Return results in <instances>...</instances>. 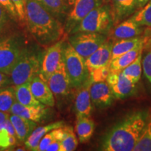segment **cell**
Listing matches in <instances>:
<instances>
[{
	"label": "cell",
	"instance_id": "cell-44",
	"mask_svg": "<svg viewBox=\"0 0 151 151\" xmlns=\"http://www.w3.org/2000/svg\"><path fill=\"white\" fill-rule=\"evenodd\" d=\"M101 1H103V3H104V4H108L109 1H111V0H101Z\"/></svg>",
	"mask_w": 151,
	"mask_h": 151
},
{
	"label": "cell",
	"instance_id": "cell-11",
	"mask_svg": "<svg viewBox=\"0 0 151 151\" xmlns=\"http://www.w3.org/2000/svg\"><path fill=\"white\" fill-rule=\"evenodd\" d=\"M54 97L58 99L67 97L71 92L72 88L70 79L66 71L63 60L58 69L50 76L47 81Z\"/></svg>",
	"mask_w": 151,
	"mask_h": 151
},
{
	"label": "cell",
	"instance_id": "cell-34",
	"mask_svg": "<svg viewBox=\"0 0 151 151\" xmlns=\"http://www.w3.org/2000/svg\"><path fill=\"white\" fill-rule=\"evenodd\" d=\"M145 44L148 45L147 48L148 50L147 51L146 55L142 58V67L145 76L146 77L149 82L151 83V40L147 39Z\"/></svg>",
	"mask_w": 151,
	"mask_h": 151
},
{
	"label": "cell",
	"instance_id": "cell-2",
	"mask_svg": "<svg viewBox=\"0 0 151 151\" xmlns=\"http://www.w3.org/2000/svg\"><path fill=\"white\" fill-rule=\"evenodd\" d=\"M27 29L35 41L49 47L65 35L64 25L37 0H26L25 21Z\"/></svg>",
	"mask_w": 151,
	"mask_h": 151
},
{
	"label": "cell",
	"instance_id": "cell-17",
	"mask_svg": "<svg viewBox=\"0 0 151 151\" xmlns=\"http://www.w3.org/2000/svg\"><path fill=\"white\" fill-rule=\"evenodd\" d=\"M113 43L112 41H106L87 58L86 64L89 71L110 64Z\"/></svg>",
	"mask_w": 151,
	"mask_h": 151
},
{
	"label": "cell",
	"instance_id": "cell-40",
	"mask_svg": "<svg viewBox=\"0 0 151 151\" xmlns=\"http://www.w3.org/2000/svg\"><path fill=\"white\" fill-rule=\"evenodd\" d=\"M9 115H10V113L3 112V111H0V123H1V122H3L9 118Z\"/></svg>",
	"mask_w": 151,
	"mask_h": 151
},
{
	"label": "cell",
	"instance_id": "cell-7",
	"mask_svg": "<svg viewBox=\"0 0 151 151\" xmlns=\"http://www.w3.org/2000/svg\"><path fill=\"white\" fill-rule=\"evenodd\" d=\"M26 50L14 37L0 39V71L10 76L13 68Z\"/></svg>",
	"mask_w": 151,
	"mask_h": 151
},
{
	"label": "cell",
	"instance_id": "cell-1",
	"mask_svg": "<svg viewBox=\"0 0 151 151\" xmlns=\"http://www.w3.org/2000/svg\"><path fill=\"white\" fill-rule=\"evenodd\" d=\"M149 111H134L124 116L107 131L100 143L103 151H132L148 121Z\"/></svg>",
	"mask_w": 151,
	"mask_h": 151
},
{
	"label": "cell",
	"instance_id": "cell-12",
	"mask_svg": "<svg viewBox=\"0 0 151 151\" xmlns=\"http://www.w3.org/2000/svg\"><path fill=\"white\" fill-rule=\"evenodd\" d=\"M92 83L90 77L82 86L77 88L74 101V111L76 118L90 117L92 111V103L90 97V87Z\"/></svg>",
	"mask_w": 151,
	"mask_h": 151
},
{
	"label": "cell",
	"instance_id": "cell-5",
	"mask_svg": "<svg viewBox=\"0 0 151 151\" xmlns=\"http://www.w3.org/2000/svg\"><path fill=\"white\" fill-rule=\"evenodd\" d=\"M41 60L39 54L29 51L27 49L10 73L13 86L31 82L34 78L39 76Z\"/></svg>",
	"mask_w": 151,
	"mask_h": 151
},
{
	"label": "cell",
	"instance_id": "cell-21",
	"mask_svg": "<svg viewBox=\"0 0 151 151\" xmlns=\"http://www.w3.org/2000/svg\"><path fill=\"white\" fill-rule=\"evenodd\" d=\"M147 39H148V37L146 35H144L115 41V43H113L111 60L116 58L117 57L129 51L132 49L135 48L136 47L140 46L141 44H145Z\"/></svg>",
	"mask_w": 151,
	"mask_h": 151
},
{
	"label": "cell",
	"instance_id": "cell-37",
	"mask_svg": "<svg viewBox=\"0 0 151 151\" xmlns=\"http://www.w3.org/2000/svg\"><path fill=\"white\" fill-rule=\"evenodd\" d=\"M10 18H11L8 12L0 5V35L2 33L4 29L8 24Z\"/></svg>",
	"mask_w": 151,
	"mask_h": 151
},
{
	"label": "cell",
	"instance_id": "cell-42",
	"mask_svg": "<svg viewBox=\"0 0 151 151\" xmlns=\"http://www.w3.org/2000/svg\"><path fill=\"white\" fill-rule=\"evenodd\" d=\"M65 1H66V3L67 4L68 6L70 7V6H72L74 4L76 0H65Z\"/></svg>",
	"mask_w": 151,
	"mask_h": 151
},
{
	"label": "cell",
	"instance_id": "cell-43",
	"mask_svg": "<svg viewBox=\"0 0 151 151\" xmlns=\"http://www.w3.org/2000/svg\"><path fill=\"white\" fill-rule=\"evenodd\" d=\"M147 35L146 36L148 37V39H150L151 40V27H150V29H147Z\"/></svg>",
	"mask_w": 151,
	"mask_h": 151
},
{
	"label": "cell",
	"instance_id": "cell-33",
	"mask_svg": "<svg viewBox=\"0 0 151 151\" xmlns=\"http://www.w3.org/2000/svg\"><path fill=\"white\" fill-rule=\"evenodd\" d=\"M90 77L92 83L106 81L110 73V64L90 71Z\"/></svg>",
	"mask_w": 151,
	"mask_h": 151
},
{
	"label": "cell",
	"instance_id": "cell-41",
	"mask_svg": "<svg viewBox=\"0 0 151 151\" xmlns=\"http://www.w3.org/2000/svg\"><path fill=\"white\" fill-rule=\"evenodd\" d=\"M148 1L149 0H137L138 8H139V9L142 8L143 6H144Z\"/></svg>",
	"mask_w": 151,
	"mask_h": 151
},
{
	"label": "cell",
	"instance_id": "cell-36",
	"mask_svg": "<svg viewBox=\"0 0 151 151\" xmlns=\"http://www.w3.org/2000/svg\"><path fill=\"white\" fill-rule=\"evenodd\" d=\"M0 5L8 12L11 18L14 20L19 21L16 9L11 0H0Z\"/></svg>",
	"mask_w": 151,
	"mask_h": 151
},
{
	"label": "cell",
	"instance_id": "cell-14",
	"mask_svg": "<svg viewBox=\"0 0 151 151\" xmlns=\"http://www.w3.org/2000/svg\"><path fill=\"white\" fill-rule=\"evenodd\" d=\"M146 30L142 26L137 24L131 18L124 20L116 24L113 30H111V38L113 41L129 39L139 37Z\"/></svg>",
	"mask_w": 151,
	"mask_h": 151
},
{
	"label": "cell",
	"instance_id": "cell-8",
	"mask_svg": "<svg viewBox=\"0 0 151 151\" xmlns=\"http://www.w3.org/2000/svg\"><path fill=\"white\" fill-rule=\"evenodd\" d=\"M103 4L101 0H76L65 20L64 29L65 35H70L72 30L80 24L90 11Z\"/></svg>",
	"mask_w": 151,
	"mask_h": 151
},
{
	"label": "cell",
	"instance_id": "cell-13",
	"mask_svg": "<svg viewBox=\"0 0 151 151\" xmlns=\"http://www.w3.org/2000/svg\"><path fill=\"white\" fill-rule=\"evenodd\" d=\"M90 97L92 104L97 108L105 109L113 104L115 97L108 83H92L90 87Z\"/></svg>",
	"mask_w": 151,
	"mask_h": 151
},
{
	"label": "cell",
	"instance_id": "cell-30",
	"mask_svg": "<svg viewBox=\"0 0 151 151\" xmlns=\"http://www.w3.org/2000/svg\"><path fill=\"white\" fill-rule=\"evenodd\" d=\"M16 101L13 87L0 89V111L10 113V110Z\"/></svg>",
	"mask_w": 151,
	"mask_h": 151
},
{
	"label": "cell",
	"instance_id": "cell-39",
	"mask_svg": "<svg viewBox=\"0 0 151 151\" xmlns=\"http://www.w3.org/2000/svg\"><path fill=\"white\" fill-rule=\"evenodd\" d=\"M46 151H62L61 141L60 140H55L47 147Z\"/></svg>",
	"mask_w": 151,
	"mask_h": 151
},
{
	"label": "cell",
	"instance_id": "cell-31",
	"mask_svg": "<svg viewBox=\"0 0 151 151\" xmlns=\"http://www.w3.org/2000/svg\"><path fill=\"white\" fill-rule=\"evenodd\" d=\"M62 128L64 131V136L60 141L62 151H72L76 150L78 142L72 127L65 125Z\"/></svg>",
	"mask_w": 151,
	"mask_h": 151
},
{
	"label": "cell",
	"instance_id": "cell-15",
	"mask_svg": "<svg viewBox=\"0 0 151 151\" xmlns=\"http://www.w3.org/2000/svg\"><path fill=\"white\" fill-rule=\"evenodd\" d=\"M46 106H47L43 104L38 106H24L16 101L11 107L10 113L39 122L42 120L48 113Z\"/></svg>",
	"mask_w": 151,
	"mask_h": 151
},
{
	"label": "cell",
	"instance_id": "cell-35",
	"mask_svg": "<svg viewBox=\"0 0 151 151\" xmlns=\"http://www.w3.org/2000/svg\"><path fill=\"white\" fill-rule=\"evenodd\" d=\"M16 9L18 20L24 22L25 21V4L26 0H11Z\"/></svg>",
	"mask_w": 151,
	"mask_h": 151
},
{
	"label": "cell",
	"instance_id": "cell-19",
	"mask_svg": "<svg viewBox=\"0 0 151 151\" xmlns=\"http://www.w3.org/2000/svg\"><path fill=\"white\" fill-rule=\"evenodd\" d=\"M9 120L14 126L17 139L20 142H24L33 130L37 127L36 122L18 115L10 113Z\"/></svg>",
	"mask_w": 151,
	"mask_h": 151
},
{
	"label": "cell",
	"instance_id": "cell-22",
	"mask_svg": "<svg viewBox=\"0 0 151 151\" xmlns=\"http://www.w3.org/2000/svg\"><path fill=\"white\" fill-rule=\"evenodd\" d=\"M144 46L145 44H141L111 60L110 62V71L116 72L123 70L124 68L134 61L139 55L143 52Z\"/></svg>",
	"mask_w": 151,
	"mask_h": 151
},
{
	"label": "cell",
	"instance_id": "cell-25",
	"mask_svg": "<svg viewBox=\"0 0 151 151\" xmlns=\"http://www.w3.org/2000/svg\"><path fill=\"white\" fill-rule=\"evenodd\" d=\"M75 129L79 142L83 143L91 139L95 129V124L90 117H78Z\"/></svg>",
	"mask_w": 151,
	"mask_h": 151
},
{
	"label": "cell",
	"instance_id": "cell-3",
	"mask_svg": "<svg viewBox=\"0 0 151 151\" xmlns=\"http://www.w3.org/2000/svg\"><path fill=\"white\" fill-rule=\"evenodd\" d=\"M114 25L111 6L108 4L96 7L72 30L76 32H96L106 35Z\"/></svg>",
	"mask_w": 151,
	"mask_h": 151
},
{
	"label": "cell",
	"instance_id": "cell-4",
	"mask_svg": "<svg viewBox=\"0 0 151 151\" xmlns=\"http://www.w3.org/2000/svg\"><path fill=\"white\" fill-rule=\"evenodd\" d=\"M63 62L72 88L77 89L90 78L86 60L76 51L69 42L64 45Z\"/></svg>",
	"mask_w": 151,
	"mask_h": 151
},
{
	"label": "cell",
	"instance_id": "cell-28",
	"mask_svg": "<svg viewBox=\"0 0 151 151\" xmlns=\"http://www.w3.org/2000/svg\"><path fill=\"white\" fill-rule=\"evenodd\" d=\"M133 150L151 151V112H149L148 121Z\"/></svg>",
	"mask_w": 151,
	"mask_h": 151
},
{
	"label": "cell",
	"instance_id": "cell-24",
	"mask_svg": "<svg viewBox=\"0 0 151 151\" xmlns=\"http://www.w3.org/2000/svg\"><path fill=\"white\" fill-rule=\"evenodd\" d=\"M17 137L14 126L9 120L0 123V150H8L16 145Z\"/></svg>",
	"mask_w": 151,
	"mask_h": 151
},
{
	"label": "cell",
	"instance_id": "cell-32",
	"mask_svg": "<svg viewBox=\"0 0 151 151\" xmlns=\"http://www.w3.org/2000/svg\"><path fill=\"white\" fill-rule=\"evenodd\" d=\"M60 127L49 132L43 137L38 147V151H46V149L49 145L55 140L61 141L64 136L63 128Z\"/></svg>",
	"mask_w": 151,
	"mask_h": 151
},
{
	"label": "cell",
	"instance_id": "cell-6",
	"mask_svg": "<svg viewBox=\"0 0 151 151\" xmlns=\"http://www.w3.org/2000/svg\"><path fill=\"white\" fill-rule=\"evenodd\" d=\"M107 41L106 35L96 32H76L70 35L68 42L86 60Z\"/></svg>",
	"mask_w": 151,
	"mask_h": 151
},
{
	"label": "cell",
	"instance_id": "cell-38",
	"mask_svg": "<svg viewBox=\"0 0 151 151\" xmlns=\"http://www.w3.org/2000/svg\"><path fill=\"white\" fill-rule=\"evenodd\" d=\"M11 80L10 76L0 71V89L5 88L11 86Z\"/></svg>",
	"mask_w": 151,
	"mask_h": 151
},
{
	"label": "cell",
	"instance_id": "cell-9",
	"mask_svg": "<svg viewBox=\"0 0 151 151\" xmlns=\"http://www.w3.org/2000/svg\"><path fill=\"white\" fill-rule=\"evenodd\" d=\"M63 42L64 40L62 39L52 44L48 47L43 55L39 76L46 82L63 60Z\"/></svg>",
	"mask_w": 151,
	"mask_h": 151
},
{
	"label": "cell",
	"instance_id": "cell-29",
	"mask_svg": "<svg viewBox=\"0 0 151 151\" xmlns=\"http://www.w3.org/2000/svg\"><path fill=\"white\" fill-rule=\"evenodd\" d=\"M130 18L142 27H151V0Z\"/></svg>",
	"mask_w": 151,
	"mask_h": 151
},
{
	"label": "cell",
	"instance_id": "cell-18",
	"mask_svg": "<svg viewBox=\"0 0 151 151\" xmlns=\"http://www.w3.org/2000/svg\"><path fill=\"white\" fill-rule=\"evenodd\" d=\"M114 25L129 18L134 14L138 8L137 0H111Z\"/></svg>",
	"mask_w": 151,
	"mask_h": 151
},
{
	"label": "cell",
	"instance_id": "cell-20",
	"mask_svg": "<svg viewBox=\"0 0 151 151\" xmlns=\"http://www.w3.org/2000/svg\"><path fill=\"white\" fill-rule=\"evenodd\" d=\"M64 126H65L64 122L58 121L52 122L45 126L36 127L27 138V140L24 141L26 148L29 150L38 151V147H39L40 141L47 133L53 129L64 127Z\"/></svg>",
	"mask_w": 151,
	"mask_h": 151
},
{
	"label": "cell",
	"instance_id": "cell-10",
	"mask_svg": "<svg viewBox=\"0 0 151 151\" xmlns=\"http://www.w3.org/2000/svg\"><path fill=\"white\" fill-rule=\"evenodd\" d=\"M106 82L116 99H127L134 95L137 92V84L122 74V71H110Z\"/></svg>",
	"mask_w": 151,
	"mask_h": 151
},
{
	"label": "cell",
	"instance_id": "cell-27",
	"mask_svg": "<svg viewBox=\"0 0 151 151\" xmlns=\"http://www.w3.org/2000/svg\"><path fill=\"white\" fill-rule=\"evenodd\" d=\"M142 52L139 55L134 61L132 62L129 65L121 71L122 74L136 84L140 80L143 71Z\"/></svg>",
	"mask_w": 151,
	"mask_h": 151
},
{
	"label": "cell",
	"instance_id": "cell-23",
	"mask_svg": "<svg viewBox=\"0 0 151 151\" xmlns=\"http://www.w3.org/2000/svg\"><path fill=\"white\" fill-rule=\"evenodd\" d=\"M43 8L60 22H65L69 6L65 0H37Z\"/></svg>",
	"mask_w": 151,
	"mask_h": 151
},
{
	"label": "cell",
	"instance_id": "cell-26",
	"mask_svg": "<svg viewBox=\"0 0 151 151\" xmlns=\"http://www.w3.org/2000/svg\"><path fill=\"white\" fill-rule=\"evenodd\" d=\"M16 101L24 106H38L41 103L34 97L30 88V82L13 86Z\"/></svg>",
	"mask_w": 151,
	"mask_h": 151
},
{
	"label": "cell",
	"instance_id": "cell-16",
	"mask_svg": "<svg viewBox=\"0 0 151 151\" xmlns=\"http://www.w3.org/2000/svg\"><path fill=\"white\" fill-rule=\"evenodd\" d=\"M30 88L34 97L41 104L52 107L55 106V97L48 83L37 76L30 82Z\"/></svg>",
	"mask_w": 151,
	"mask_h": 151
}]
</instances>
